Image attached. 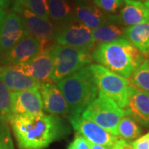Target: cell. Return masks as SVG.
Segmentation results:
<instances>
[{
  "instance_id": "cell-10",
  "label": "cell",
  "mask_w": 149,
  "mask_h": 149,
  "mask_svg": "<svg viewBox=\"0 0 149 149\" xmlns=\"http://www.w3.org/2000/svg\"><path fill=\"white\" fill-rule=\"evenodd\" d=\"M68 120L77 134H80L90 143L101 145L111 149L118 139L94 122L84 118L81 115L68 116Z\"/></svg>"
},
{
  "instance_id": "cell-18",
  "label": "cell",
  "mask_w": 149,
  "mask_h": 149,
  "mask_svg": "<svg viewBox=\"0 0 149 149\" xmlns=\"http://www.w3.org/2000/svg\"><path fill=\"white\" fill-rule=\"evenodd\" d=\"M118 18L123 26L133 27L148 19L149 13L141 1L123 0Z\"/></svg>"
},
{
  "instance_id": "cell-28",
  "label": "cell",
  "mask_w": 149,
  "mask_h": 149,
  "mask_svg": "<svg viewBox=\"0 0 149 149\" xmlns=\"http://www.w3.org/2000/svg\"><path fill=\"white\" fill-rule=\"evenodd\" d=\"M67 149H90V143L80 134H77Z\"/></svg>"
},
{
  "instance_id": "cell-36",
  "label": "cell",
  "mask_w": 149,
  "mask_h": 149,
  "mask_svg": "<svg viewBox=\"0 0 149 149\" xmlns=\"http://www.w3.org/2000/svg\"><path fill=\"white\" fill-rule=\"evenodd\" d=\"M148 58H149V52H148Z\"/></svg>"
},
{
  "instance_id": "cell-17",
  "label": "cell",
  "mask_w": 149,
  "mask_h": 149,
  "mask_svg": "<svg viewBox=\"0 0 149 149\" xmlns=\"http://www.w3.org/2000/svg\"><path fill=\"white\" fill-rule=\"evenodd\" d=\"M0 80L11 92H20L38 88L39 83L25 74L18 65L0 66Z\"/></svg>"
},
{
  "instance_id": "cell-22",
  "label": "cell",
  "mask_w": 149,
  "mask_h": 149,
  "mask_svg": "<svg viewBox=\"0 0 149 149\" xmlns=\"http://www.w3.org/2000/svg\"><path fill=\"white\" fill-rule=\"evenodd\" d=\"M141 133L142 129L133 118L126 114L121 118L118 126V136L128 142L138 139Z\"/></svg>"
},
{
  "instance_id": "cell-15",
  "label": "cell",
  "mask_w": 149,
  "mask_h": 149,
  "mask_svg": "<svg viewBox=\"0 0 149 149\" xmlns=\"http://www.w3.org/2000/svg\"><path fill=\"white\" fill-rule=\"evenodd\" d=\"M44 111L54 116H69V107L57 85L52 82L41 83L38 86Z\"/></svg>"
},
{
  "instance_id": "cell-4",
  "label": "cell",
  "mask_w": 149,
  "mask_h": 149,
  "mask_svg": "<svg viewBox=\"0 0 149 149\" xmlns=\"http://www.w3.org/2000/svg\"><path fill=\"white\" fill-rule=\"evenodd\" d=\"M53 58V71L50 82H58L70 74L91 65V51L70 47L59 44L51 46Z\"/></svg>"
},
{
  "instance_id": "cell-12",
  "label": "cell",
  "mask_w": 149,
  "mask_h": 149,
  "mask_svg": "<svg viewBox=\"0 0 149 149\" xmlns=\"http://www.w3.org/2000/svg\"><path fill=\"white\" fill-rule=\"evenodd\" d=\"M74 19L91 30L109 22H120L117 15L109 14L101 10L94 3H76L73 8Z\"/></svg>"
},
{
  "instance_id": "cell-31",
  "label": "cell",
  "mask_w": 149,
  "mask_h": 149,
  "mask_svg": "<svg viewBox=\"0 0 149 149\" xmlns=\"http://www.w3.org/2000/svg\"><path fill=\"white\" fill-rule=\"evenodd\" d=\"M6 17V13L3 10L2 8H0V28L2 27V24L3 22V20Z\"/></svg>"
},
{
  "instance_id": "cell-9",
  "label": "cell",
  "mask_w": 149,
  "mask_h": 149,
  "mask_svg": "<svg viewBox=\"0 0 149 149\" xmlns=\"http://www.w3.org/2000/svg\"><path fill=\"white\" fill-rule=\"evenodd\" d=\"M50 42L40 41L28 35L3 56L1 63L3 65L25 64L37 56L42 49L50 47L52 45Z\"/></svg>"
},
{
  "instance_id": "cell-11",
  "label": "cell",
  "mask_w": 149,
  "mask_h": 149,
  "mask_svg": "<svg viewBox=\"0 0 149 149\" xmlns=\"http://www.w3.org/2000/svg\"><path fill=\"white\" fill-rule=\"evenodd\" d=\"M27 36L28 33L20 16L13 11L6 14L0 28V55L3 56Z\"/></svg>"
},
{
  "instance_id": "cell-23",
  "label": "cell",
  "mask_w": 149,
  "mask_h": 149,
  "mask_svg": "<svg viewBox=\"0 0 149 149\" xmlns=\"http://www.w3.org/2000/svg\"><path fill=\"white\" fill-rule=\"evenodd\" d=\"M128 79L129 85L149 93V61L145 60Z\"/></svg>"
},
{
  "instance_id": "cell-37",
  "label": "cell",
  "mask_w": 149,
  "mask_h": 149,
  "mask_svg": "<svg viewBox=\"0 0 149 149\" xmlns=\"http://www.w3.org/2000/svg\"><path fill=\"white\" fill-rule=\"evenodd\" d=\"M146 1H148V0H146Z\"/></svg>"
},
{
  "instance_id": "cell-33",
  "label": "cell",
  "mask_w": 149,
  "mask_h": 149,
  "mask_svg": "<svg viewBox=\"0 0 149 149\" xmlns=\"http://www.w3.org/2000/svg\"><path fill=\"white\" fill-rule=\"evenodd\" d=\"M8 2H9V0H0V8H3V7L7 6Z\"/></svg>"
},
{
  "instance_id": "cell-3",
  "label": "cell",
  "mask_w": 149,
  "mask_h": 149,
  "mask_svg": "<svg viewBox=\"0 0 149 149\" xmlns=\"http://www.w3.org/2000/svg\"><path fill=\"white\" fill-rule=\"evenodd\" d=\"M69 107V116L80 115L98 96V88L89 66L56 83Z\"/></svg>"
},
{
  "instance_id": "cell-26",
  "label": "cell",
  "mask_w": 149,
  "mask_h": 149,
  "mask_svg": "<svg viewBox=\"0 0 149 149\" xmlns=\"http://www.w3.org/2000/svg\"><path fill=\"white\" fill-rule=\"evenodd\" d=\"M93 3L109 14H113L123 5V0H93Z\"/></svg>"
},
{
  "instance_id": "cell-14",
  "label": "cell",
  "mask_w": 149,
  "mask_h": 149,
  "mask_svg": "<svg viewBox=\"0 0 149 149\" xmlns=\"http://www.w3.org/2000/svg\"><path fill=\"white\" fill-rule=\"evenodd\" d=\"M11 110L13 115L43 113L42 100L38 88L20 92H11Z\"/></svg>"
},
{
  "instance_id": "cell-8",
  "label": "cell",
  "mask_w": 149,
  "mask_h": 149,
  "mask_svg": "<svg viewBox=\"0 0 149 149\" xmlns=\"http://www.w3.org/2000/svg\"><path fill=\"white\" fill-rule=\"evenodd\" d=\"M13 11L20 16L29 36L42 42L53 41L58 27H56L49 19L37 16L17 3H14Z\"/></svg>"
},
{
  "instance_id": "cell-20",
  "label": "cell",
  "mask_w": 149,
  "mask_h": 149,
  "mask_svg": "<svg viewBox=\"0 0 149 149\" xmlns=\"http://www.w3.org/2000/svg\"><path fill=\"white\" fill-rule=\"evenodd\" d=\"M49 19L60 27L74 20L73 8L68 0H48Z\"/></svg>"
},
{
  "instance_id": "cell-6",
  "label": "cell",
  "mask_w": 149,
  "mask_h": 149,
  "mask_svg": "<svg viewBox=\"0 0 149 149\" xmlns=\"http://www.w3.org/2000/svg\"><path fill=\"white\" fill-rule=\"evenodd\" d=\"M99 92L111 99L123 109H125L129 84L128 79L114 74L100 65H89Z\"/></svg>"
},
{
  "instance_id": "cell-7",
  "label": "cell",
  "mask_w": 149,
  "mask_h": 149,
  "mask_svg": "<svg viewBox=\"0 0 149 149\" xmlns=\"http://www.w3.org/2000/svg\"><path fill=\"white\" fill-rule=\"evenodd\" d=\"M53 42L61 46L89 51L95 46L92 30L74 19L58 27Z\"/></svg>"
},
{
  "instance_id": "cell-19",
  "label": "cell",
  "mask_w": 149,
  "mask_h": 149,
  "mask_svg": "<svg viewBox=\"0 0 149 149\" xmlns=\"http://www.w3.org/2000/svg\"><path fill=\"white\" fill-rule=\"evenodd\" d=\"M124 37L133 46L148 55L149 52V18L133 27L124 29Z\"/></svg>"
},
{
  "instance_id": "cell-5",
  "label": "cell",
  "mask_w": 149,
  "mask_h": 149,
  "mask_svg": "<svg viewBox=\"0 0 149 149\" xmlns=\"http://www.w3.org/2000/svg\"><path fill=\"white\" fill-rule=\"evenodd\" d=\"M126 114V111L118 106L115 102L99 92L97 98L82 113V117L118 137V123Z\"/></svg>"
},
{
  "instance_id": "cell-34",
  "label": "cell",
  "mask_w": 149,
  "mask_h": 149,
  "mask_svg": "<svg viewBox=\"0 0 149 149\" xmlns=\"http://www.w3.org/2000/svg\"><path fill=\"white\" fill-rule=\"evenodd\" d=\"M88 1H90V0H74V2H75L76 3H87Z\"/></svg>"
},
{
  "instance_id": "cell-1",
  "label": "cell",
  "mask_w": 149,
  "mask_h": 149,
  "mask_svg": "<svg viewBox=\"0 0 149 149\" xmlns=\"http://www.w3.org/2000/svg\"><path fill=\"white\" fill-rule=\"evenodd\" d=\"M9 123L19 149H46L69 133L61 118L44 112L13 115Z\"/></svg>"
},
{
  "instance_id": "cell-29",
  "label": "cell",
  "mask_w": 149,
  "mask_h": 149,
  "mask_svg": "<svg viewBox=\"0 0 149 149\" xmlns=\"http://www.w3.org/2000/svg\"><path fill=\"white\" fill-rule=\"evenodd\" d=\"M131 143L133 149H149V132Z\"/></svg>"
},
{
  "instance_id": "cell-30",
  "label": "cell",
  "mask_w": 149,
  "mask_h": 149,
  "mask_svg": "<svg viewBox=\"0 0 149 149\" xmlns=\"http://www.w3.org/2000/svg\"><path fill=\"white\" fill-rule=\"evenodd\" d=\"M111 149H133L132 143L122 139H118Z\"/></svg>"
},
{
  "instance_id": "cell-16",
  "label": "cell",
  "mask_w": 149,
  "mask_h": 149,
  "mask_svg": "<svg viewBox=\"0 0 149 149\" xmlns=\"http://www.w3.org/2000/svg\"><path fill=\"white\" fill-rule=\"evenodd\" d=\"M124 110L137 123L143 126H148L149 93L129 85Z\"/></svg>"
},
{
  "instance_id": "cell-27",
  "label": "cell",
  "mask_w": 149,
  "mask_h": 149,
  "mask_svg": "<svg viewBox=\"0 0 149 149\" xmlns=\"http://www.w3.org/2000/svg\"><path fill=\"white\" fill-rule=\"evenodd\" d=\"M0 149H14L5 125H0Z\"/></svg>"
},
{
  "instance_id": "cell-13",
  "label": "cell",
  "mask_w": 149,
  "mask_h": 149,
  "mask_svg": "<svg viewBox=\"0 0 149 149\" xmlns=\"http://www.w3.org/2000/svg\"><path fill=\"white\" fill-rule=\"evenodd\" d=\"M51 46L42 49L41 52L30 61L25 64L18 65L25 74L39 84L50 82L51 75L53 71V58L51 52Z\"/></svg>"
},
{
  "instance_id": "cell-2",
  "label": "cell",
  "mask_w": 149,
  "mask_h": 149,
  "mask_svg": "<svg viewBox=\"0 0 149 149\" xmlns=\"http://www.w3.org/2000/svg\"><path fill=\"white\" fill-rule=\"evenodd\" d=\"M91 59L114 74L128 79L145 61L144 55L125 37L109 43L98 44L91 52Z\"/></svg>"
},
{
  "instance_id": "cell-32",
  "label": "cell",
  "mask_w": 149,
  "mask_h": 149,
  "mask_svg": "<svg viewBox=\"0 0 149 149\" xmlns=\"http://www.w3.org/2000/svg\"><path fill=\"white\" fill-rule=\"evenodd\" d=\"M90 149H109L104 146L98 145V144H92L90 143Z\"/></svg>"
},
{
  "instance_id": "cell-25",
  "label": "cell",
  "mask_w": 149,
  "mask_h": 149,
  "mask_svg": "<svg viewBox=\"0 0 149 149\" xmlns=\"http://www.w3.org/2000/svg\"><path fill=\"white\" fill-rule=\"evenodd\" d=\"M15 3L37 16L49 19L48 0H15Z\"/></svg>"
},
{
  "instance_id": "cell-21",
  "label": "cell",
  "mask_w": 149,
  "mask_h": 149,
  "mask_svg": "<svg viewBox=\"0 0 149 149\" xmlns=\"http://www.w3.org/2000/svg\"><path fill=\"white\" fill-rule=\"evenodd\" d=\"M124 27L120 22H109L92 30L95 44L109 43L124 37Z\"/></svg>"
},
{
  "instance_id": "cell-35",
  "label": "cell",
  "mask_w": 149,
  "mask_h": 149,
  "mask_svg": "<svg viewBox=\"0 0 149 149\" xmlns=\"http://www.w3.org/2000/svg\"><path fill=\"white\" fill-rule=\"evenodd\" d=\"M144 5H145V7H146V8L148 9V13H149V0H148V1H146V2L144 3Z\"/></svg>"
},
{
  "instance_id": "cell-24",
  "label": "cell",
  "mask_w": 149,
  "mask_h": 149,
  "mask_svg": "<svg viewBox=\"0 0 149 149\" xmlns=\"http://www.w3.org/2000/svg\"><path fill=\"white\" fill-rule=\"evenodd\" d=\"M13 116L11 110V91L0 80V125H5Z\"/></svg>"
}]
</instances>
